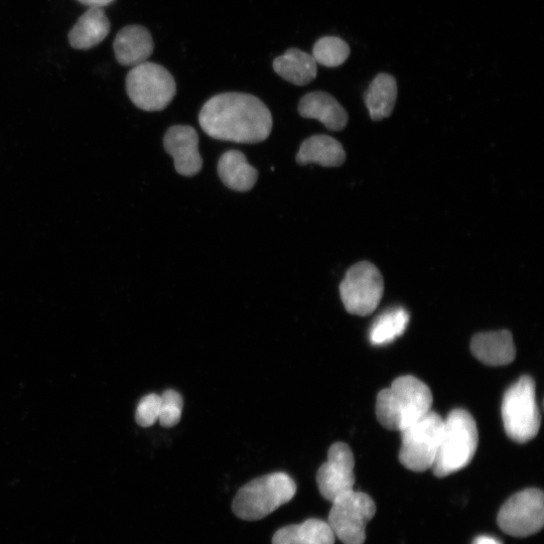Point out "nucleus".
<instances>
[{"mask_svg": "<svg viewBox=\"0 0 544 544\" xmlns=\"http://www.w3.org/2000/svg\"><path fill=\"white\" fill-rule=\"evenodd\" d=\"M203 131L218 141L254 145L264 142L272 129V115L257 97L239 92L218 94L199 114Z\"/></svg>", "mask_w": 544, "mask_h": 544, "instance_id": "f257e3e1", "label": "nucleus"}, {"mask_svg": "<svg viewBox=\"0 0 544 544\" xmlns=\"http://www.w3.org/2000/svg\"><path fill=\"white\" fill-rule=\"evenodd\" d=\"M433 393L419 378H396L376 399V416L387 430L401 432L432 411Z\"/></svg>", "mask_w": 544, "mask_h": 544, "instance_id": "f03ea898", "label": "nucleus"}, {"mask_svg": "<svg viewBox=\"0 0 544 544\" xmlns=\"http://www.w3.org/2000/svg\"><path fill=\"white\" fill-rule=\"evenodd\" d=\"M297 493L294 479L284 472H277L254 479L236 494L232 510L246 521H256L289 503Z\"/></svg>", "mask_w": 544, "mask_h": 544, "instance_id": "7ed1b4c3", "label": "nucleus"}, {"mask_svg": "<svg viewBox=\"0 0 544 544\" xmlns=\"http://www.w3.org/2000/svg\"><path fill=\"white\" fill-rule=\"evenodd\" d=\"M444 421L439 451L432 468L438 478L466 468L472 462L479 443L477 424L467 411L458 408Z\"/></svg>", "mask_w": 544, "mask_h": 544, "instance_id": "20e7f679", "label": "nucleus"}, {"mask_svg": "<svg viewBox=\"0 0 544 544\" xmlns=\"http://www.w3.org/2000/svg\"><path fill=\"white\" fill-rule=\"evenodd\" d=\"M501 413L505 432L512 441L524 444L537 436L541 417L530 376H522L506 391Z\"/></svg>", "mask_w": 544, "mask_h": 544, "instance_id": "39448f33", "label": "nucleus"}, {"mask_svg": "<svg viewBox=\"0 0 544 544\" xmlns=\"http://www.w3.org/2000/svg\"><path fill=\"white\" fill-rule=\"evenodd\" d=\"M126 91L136 107L150 112L162 111L175 98L177 84L165 67L145 62L128 73Z\"/></svg>", "mask_w": 544, "mask_h": 544, "instance_id": "423d86ee", "label": "nucleus"}, {"mask_svg": "<svg viewBox=\"0 0 544 544\" xmlns=\"http://www.w3.org/2000/svg\"><path fill=\"white\" fill-rule=\"evenodd\" d=\"M444 422L440 415L431 411L400 432L399 462L406 469L421 473L433 468L444 431Z\"/></svg>", "mask_w": 544, "mask_h": 544, "instance_id": "0eeeda50", "label": "nucleus"}, {"mask_svg": "<svg viewBox=\"0 0 544 544\" xmlns=\"http://www.w3.org/2000/svg\"><path fill=\"white\" fill-rule=\"evenodd\" d=\"M384 294L380 270L371 262L361 261L348 269L340 285L341 300L346 311L355 316L371 315Z\"/></svg>", "mask_w": 544, "mask_h": 544, "instance_id": "6e6552de", "label": "nucleus"}, {"mask_svg": "<svg viewBox=\"0 0 544 544\" xmlns=\"http://www.w3.org/2000/svg\"><path fill=\"white\" fill-rule=\"evenodd\" d=\"M328 523L344 544H363L366 526L376 513L373 499L363 493L351 490L333 502Z\"/></svg>", "mask_w": 544, "mask_h": 544, "instance_id": "1a4fd4ad", "label": "nucleus"}, {"mask_svg": "<svg viewBox=\"0 0 544 544\" xmlns=\"http://www.w3.org/2000/svg\"><path fill=\"white\" fill-rule=\"evenodd\" d=\"M498 525L506 534L527 537L539 532L544 524V497L530 488L514 494L501 507Z\"/></svg>", "mask_w": 544, "mask_h": 544, "instance_id": "9d476101", "label": "nucleus"}, {"mask_svg": "<svg viewBox=\"0 0 544 544\" xmlns=\"http://www.w3.org/2000/svg\"><path fill=\"white\" fill-rule=\"evenodd\" d=\"M355 459L350 447L344 443L334 444L328 453V460L317 474L321 495L333 502L339 496L353 490L355 484Z\"/></svg>", "mask_w": 544, "mask_h": 544, "instance_id": "9b49d317", "label": "nucleus"}, {"mask_svg": "<svg viewBox=\"0 0 544 544\" xmlns=\"http://www.w3.org/2000/svg\"><path fill=\"white\" fill-rule=\"evenodd\" d=\"M164 147L173 157L178 174L194 177L201 172L203 159L199 153V136L194 127L189 125L170 127L165 134Z\"/></svg>", "mask_w": 544, "mask_h": 544, "instance_id": "f8f14e48", "label": "nucleus"}, {"mask_svg": "<svg viewBox=\"0 0 544 544\" xmlns=\"http://www.w3.org/2000/svg\"><path fill=\"white\" fill-rule=\"evenodd\" d=\"M116 60L122 66L135 67L148 62L155 44L151 33L142 26H127L116 36L114 44Z\"/></svg>", "mask_w": 544, "mask_h": 544, "instance_id": "ddd939ff", "label": "nucleus"}, {"mask_svg": "<svg viewBox=\"0 0 544 544\" xmlns=\"http://www.w3.org/2000/svg\"><path fill=\"white\" fill-rule=\"evenodd\" d=\"M298 109L302 117L317 119L332 131H340L348 124L347 111L327 92L315 91L306 94L300 100Z\"/></svg>", "mask_w": 544, "mask_h": 544, "instance_id": "4468645a", "label": "nucleus"}, {"mask_svg": "<svg viewBox=\"0 0 544 544\" xmlns=\"http://www.w3.org/2000/svg\"><path fill=\"white\" fill-rule=\"evenodd\" d=\"M471 351L479 361L489 366L510 364L516 356L513 337L506 330L475 335Z\"/></svg>", "mask_w": 544, "mask_h": 544, "instance_id": "2eb2a0df", "label": "nucleus"}, {"mask_svg": "<svg viewBox=\"0 0 544 544\" xmlns=\"http://www.w3.org/2000/svg\"><path fill=\"white\" fill-rule=\"evenodd\" d=\"M301 166L316 164L327 168L342 166L346 161L343 146L329 135L320 134L306 140L297 155Z\"/></svg>", "mask_w": 544, "mask_h": 544, "instance_id": "dca6fc26", "label": "nucleus"}, {"mask_svg": "<svg viewBox=\"0 0 544 544\" xmlns=\"http://www.w3.org/2000/svg\"><path fill=\"white\" fill-rule=\"evenodd\" d=\"M335 538L328 522L312 518L279 529L272 544H335Z\"/></svg>", "mask_w": 544, "mask_h": 544, "instance_id": "f3484780", "label": "nucleus"}, {"mask_svg": "<svg viewBox=\"0 0 544 544\" xmlns=\"http://www.w3.org/2000/svg\"><path fill=\"white\" fill-rule=\"evenodd\" d=\"M218 175L223 184L237 192H248L258 180V172L249 165L246 157L239 151L225 153L218 163Z\"/></svg>", "mask_w": 544, "mask_h": 544, "instance_id": "a211bd4d", "label": "nucleus"}, {"mask_svg": "<svg viewBox=\"0 0 544 544\" xmlns=\"http://www.w3.org/2000/svg\"><path fill=\"white\" fill-rule=\"evenodd\" d=\"M274 70L286 81L297 86H306L316 79L318 64L312 55L292 48L275 59Z\"/></svg>", "mask_w": 544, "mask_h": 544, "instance_id": "6ab92c4d", "label": "nucleus"}, {"mask_svg": "<svg viewBox=\"0 0 544 544\" xmlns=\"http://www.w3.org/2000/svg\"><path fill=\"white\" fill-rule=\"evenodd\" d=\"M110 23L103 10L90 8L69 34L73 48L88 50L100 44L109 34Z\"/></svg>", "mask_w": 544, "mask_h": 544, "instance_id": "aec40b11", "label": "nucleus"}, {"mask_svg": "<svg viewBox=\"0 0 544 544\" xmlns=\"http://www.w3.org/2000/svg\"><path fill=\"white\" fill-rule=\"evenodd\" d=\"M396 99V80L386 73L378 74L364 94L366 107L374 121L389 117L394 109Z\"/></svg>", "mask_w": 544, "mask_h": 544, "instance_id": "412c9836", "label": "nucleus"}, {"mask_svg": "<svg viewBox=\"0 0 544 544\" xmlns=\"http://www.w3.org/2000/svg\"><path fill=\"white\" fill-rule=\"evenodd\" d=\"M410 322V314L403 308H394L380 315L373 323L369 340L374 346L387 345L400 337Z\"/></svg>", "mask_w": 544, "mask_h": 544, "instance_id": "4be33fe9", "label": "nucleus"}, {"mask_svg": "<svg viewBox=\"0 0 544 544\" xmlns=\"http://www.w3.org/2000/svg\"><path fill=\"white\" fill-rule=\"evenodd\" d=\"M351 53L349 45L337 37H324L316 42L313 57L317 64L328 68L343 65Z\"/></svg>", "mask_w": 544, "mask_h": 544, "instance_id": "5701e85b", "label": "nucleus"}, {"mask_svg": "<svg viewBox=\"0 0 544 544\" xmlns=\"http://www.w3.org/2000/svg\"><path fill=\"white\" fill-rule=\"evenodd\" d=\"M184 401L182 395L176 390H166L161 395V408L159 422L164 428L177 426L182 418Z\"/></svg>", "mask_w": 544, "mask_h": 544, "instance_id": "b1692460", "label": "nucleus"}, {"mask_svg": "<svg viewBox=\"0 0 544 544\" xmlns=\"http://www.w3.org/2000/svg\"><path fill=\"white\" fill-rule=\"evenodd\" d=\"M161 395H146L136 408L135 421L143 428L154 426L160 417Z\"/></svg>", "mask_w": 544, "mask_h": 544, "instance_id": "393cba45", "label": "nucleus"}, {"mask_svg": "<svg viewBox=\"0 0 544 544\" xmlns=\"http://www.w3.org/2000/svg\"><path fill=\"white\" fill-rule=\"evenodd\" d=\"M78 2L90 8L101 9L112 4L114 0H78Z\"/></svg>", "mask_w": 544, "mask_h": 544, "instance_id": "a878e982", "label": "nucleus"}, {"mask_svg": "<svg viewBox=\"0 0 544 544\" xmlns=\"http://www.w3.org/2000/svg\"><path fill=\"white\" fill-rule=\"evenodd\" d=\"M473 544H502L497 538L488 535H481L475 538Z\"/></svg>", "mask_w": 544, "mask_h": 544, "instance_id": "bb28decb", "label": "nucleus"}]
</instances>
